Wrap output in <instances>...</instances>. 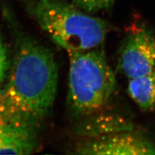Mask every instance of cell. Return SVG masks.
I'll use <instances>...</instances> for the list:
<instances>
[{"instance_id":"cell-1","label":"cell","mask_w":155,"mask_h":155,"mask_svg":"<svg viewBox=\"0 0 155 155\" xmlns=\"http://www.w3.org/2000/svg\"><path fill=\"white\" fill-rule=\"evenodd\" d=\"M0 87V116L38 129L51 113L57 93L58 71L51 49L21 35Z\"/></svg>"},{"instance_id":"cell-2","label":"cell","mask_w":155,"mask_h":155,"mask_svg":"<svg viewBox=\"0 0 155 155\" xmlns=\"http://www.w3.org/2000/svg\"><path fill=\"white\" fill-rule=\"evenodd\" d=\"M41 28L68 53L93 49L101 45L109 25L64 0H38L28 7Z\"/></svg>"},{"instance_id":"cell-3","label":"cell","mask_w":155,"mask_h":155,"mask_svg":"<svg viewBox=\"0 0 155 155\" xmlns=\"http://www.w3.org/2000/svg\"><path fill=\"white\" fill-rule=\"evenodd\" d=\"M68 54V104L76 117L88 118L108 102L115 89V75L107 60L103 45Z\"/></svg>"},{"instance_id":"cell-4","label":"cell","mask_w":155,"mask_h":155,"mask_svg":"<svg viewBox=\"0 0 155 155\" xmlns=\"http://www.w3.org/2000/svg\"><path fill=\"white\" fill-rule=\"evenodd\" d=\"M117 69L129 79L155 71V35L144 26L133 27L119 50Z\"/></svg>"},{"instance_id":"cell-5","label":"cell","mask_w":155,"mask_h":155,"mask_svg":"<svg viewBox=\"0 0 155 155\" xmlns=\"http://www.w3.org/2000/svg\"><path fill=\"white\" fill-rule=\"evenodd\" d=\"M75 151L81 154H155V143L132 130L88 138Z\"/></svg>"},{"instance_id":"cell-6","label":"cell","mask_w":155,"mask_h":155,"mask_svg":"<svg viewBox=\"0 0 155 155\" xmlns=\"http://www.w3.org/2000/svg\"><path fill=\"white\" fill-rule=\"evenodd\" d=\"M37 129L18 124L0 116V154H28L36 149Z\"/></svg>"},{"instance_id":"cell-7","label":"cell","mask_w":155,"mask_h":155,"mask_svg":"<svg viewBox=\"0 0 155 155\" xmlns=\"http://www.w3.org/2000/svg\"><path fill=\"white\" fill-rule=\"evenodd\" d=\"M133 125L118 115H94L82 125L78 132L87 138H93L122 131L132 130Z\"/></svg>"},{"instance_id":"cell-8","label":"cell","mask_w":155,"mask_h":155,"mask_svg":"<svg viewBox=\"0 0 155 155\" xmlns=\"http://www.w3.org/2000/svg\"><path fill=\"white\" fill-rule=\"evenodd\" d=\"M129 96L143 111L155 109V71L142 76L129 79Z\"/></svg>"},{"instance_id":"cell-9","label":"cell","mask_w":155,"mask_h":155,"mask_svg":"<svg viewBox=\"0 0 155 155\" xmlns=\"http://www.w3.org/2000/svg\"><path fill=\"white\" fill-rule=\"evenodd\" d=\"M114 0H72V4L88 14L106 11L113 6Z\"/></svg>"},{"instance_id":"cell-10","label":"cell","mask_w":155,"mask_h":155,"mask_svg":"<svg viewBox=\"0 0 155 155\" xmlns=\"http://www.w3.org/2000/svg\"><path fill=\"white\" fill-rule=\"evenodd\" d=\"M9 62L6 47L0 38V87L5 78Z\"/></svg>"}]
</instances>
